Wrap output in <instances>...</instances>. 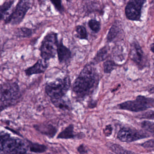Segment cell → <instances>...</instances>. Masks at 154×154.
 Here are the masks:
<instances>
[{
    "label": "cell",
    "mask_w": 154,
    "mask_h": 154,
    "mask_svg": "<svg viewBox=\"0 0 154 154\" xmlns=\"http://www.w3.org/2000/svg\"><path fill=\"white\" fill-rule=\"evenodd\" d=\"M99 82V74L94 64H87L75 80L73 92L77 98L82 99L94 92Z\"/></svg>",
    "instance_id": "1"
},
{
    "label": "cell",
    "mask_w": 154,
    "mask_h": 154,
    "mask_svg": "<svg viewBox=\"0 0 154 154\" xmlns=\"http://www.w3.org/2000/svg\"><path fill=\"white\" fill-rule=\"evenodd\" d=\"M71 81L69 76L57 78L55 80L47 82L45 92L51 100L58 99L65 97L70 88Z\"/></svg>",
    "instance_id": "2"
},
{
    "label": "cell",
    "mask_w": 154,
    "mask_h": 154,
    "mask_svg": "<svg viewBox=\"0 0 154 154\" xmlns=\"http://www.w3.org/2000/svg\"><path fill=\"white\" fill-rule=\"evenodd\" d=\"M20 88L14 82H6L0 85V107H4L14 104L20 98Z\"/></svg>",
    "instance_id": "3"
},
{
    "label": "cell",
    "mask_w": 154,
    "mask_h": 154,
    "mask_svg": "<svg viewBox=\"0 0 154 154\" xmlns=\"http://www.w3.org/2000/svg\"><path fill=\"white\" fill-rule=\"evenodd\" d=\"M59 42L57 33L53 32L48 33L42 40L40 48L42 58L48 61L55 58Z\"/></svg>",
    "instance_id": "4"
},
{
    "label": "cell",
    "mask_w": 154,
    "mask_h": 154,
    "mask_svg": "<svg viewBox=\"0 0 154 154\" xmlns=\"http://www.w3.org/2000/svg\"><path fill=\"white\" fill-rule=\"evenodd\" d=\"M120 109L131 112H139L154 107V99L144 96H137L134 100H128L118 105Z\"/></svg>",
    "instance_id": "5"
},
{
    "label": "cell",
    "mask_w": 154,
    "mask_h": 154,
    "mask_svg": "<svg viewBox=\"0 0 154 154\" xmlns=\"http://www.w3.org/2000/svg\"><path fill=\"white\" fill-rule=\"evenodd\" d=\"M29 149V143L16 137L5 136L3 146V154H25Z\"/></svg>",
    "instance_id": "6"
},
{
    "label": "cell",
    "mask_w": 154,
    "mask_h": 154,
    "mask_svg": "<svg viewBox=\"0 0 154 154\" xmlns=\"http://www.w3.org/2000/svg\"><path fill=\"white\" fill-rule=\"evenodd\" d=\"M150 136L149 134L146 132L128 127L120 129L117 134V138L119 141L127 143H132Z\"/></svg>",
    "instance_id": "7"
},
{
    "label": "cell",
    "mask_w": 154,
    "mask_h": 154,
    "mask_svg": "<svg viewBox=\"0 0 154 154\" xmlns=\"http://www.w3.org/2000/svg\"><path fill=\"white\" fill-rule=\"evenodd\" d=\"M29 0H20L14 11L6 20L7 23L17 24L22 21L30 7Z\"/></svg>",
    "instance_id": "8"
},
{
    "label": "cell",
    "mask_w": 154,
    "mask_h": 154,
    "mask_svg": "<svg viewBox=\"0 0 154 154\" xmlns=\"http://www.w3.org/2000/svg\"><path fill=\"white\" fill-rule=\"evenodd\" d=\"M130 56L131 60L140 69H143L146 66L147 59L142 48L137 41L132 42L130 48Z\"/></svg>",
    "instance_id": "9"
},
{
    "label": "cell",
    "mask_w": 154,
    "mask_h": 154,
    "mask_svg": "<svg viewBox=\"0 0 154 154\" xmlns=\"http://www.w3.org/2000/svg\"><path fill=\"white\" fill-rule=\"evenodd\" d=\"M126 16L128 20L136 21H141L142 9L137 7L132 1H129L125 8Z\"/></svg>",
    "instance_id": "10"
},
{
    "label": "cell",
    "mask_w": 154,
    "mask_h": 154,
    "mask_svg": "<svg viewBox=\"0 0 154 154\" xmlns=\"http://www.w3.org/2000/svg\"><path fill=\"white\" fill-rule=\"evenodd\" d=\"M57 54L60 64H66L70 61L72 57V53L70 49L64 45L62 40L59 42Z\"/></svg>",
    "instance_id": "11"
},
{
    "label": "cell",
    "mask_w": 154,
    "mask_h": 154,
    "mask_svg": "<svg viewBox=\"0 0 154 154\" xmlns=\"http://www.w3.org/2000/svg\"><path fill=\"white\" fill-rule=\"evenodd\" d=\"M48 67V61L43 59L39 60L33 66L29 68L25 71L27 76L42 74L46 71Z\"/></svg>",
    "instance_id": "12"
},
{
    "label": "cell",
    "mask_w": 154,
    "mask_h": 154,
    "mask_svg": "<svg viewBox=\"0 0 154 154\" xmlns=\"http://www.w3.org/2000/svg\"><path fill=\"white\" fill-rule=\"evenodd\" d=\"M36 128L42 134L50 137H54L57 132L56 128L51 124H41L36 126Z\"/></svg>",
    "instance_id": "13"
},
{
    "label": "cell",
    "mask_w": 154,
    "mask_h": 154,
    "mask_svg": "<svg viewBox=\"0 0 154 154\" xmlns=\"http://www.w3.org/2000/svg\"><path fill=\"white\" fill-rule=\"evenodd\" d=\"M79 137H80L81 136L76 134L74 131V125H70L59 134L57 138L61 139H75Z\"/></svg>",
    "instance_id": "14"
},
{
    "label": "cell",
    "mask_w": 154,
    "mask_h": 154,
    "mask_svg": "<svg viewBox=\"0 0 154 154\" xmlns=\"http://www.w3.org/2000/svg\"><path fill=\"white\" fill-rule=\"evenodd\" d=\"M64 97L58 99L51 100L52 104L58 108L63 109V110H71V106L70 105V101L66 99H64Z\"/></svg>",
    "instance_id": "15"
},
{
    "label": "cell",
    "mask_w": 154,
    "mask_h": 154,
    "mask_svg": "<svg viewBox=\"0 0 154 154\" xmlns=\"http://www.w3.org/2000/svg\"><path fill=\"white\" fill-rule=\"evenodd\" d=\"M108 51L109 48L107 46L100 48L94 58V60L95 62L98 63L105 60L108 57Z\"/></svg>",
    "instance_id": "16"
},
{
    "label": "cell",
    "mask_w": 154,
    "mask_h": 154,
    "mask_svg": "<svg viewBox=\"0 0 154 154\" xmlns=\"http://www.w3.org/2000/svg\"><path fill=\"white\" fill-rule=\"evenodd\" d=\"M13 4V1H6L2 5H0V20H2L9 11Z\"/></svg>",
    "instance_id": "17"
},
{
    "label": "cell",
    "mask_w": 154,
    "mask_h": 154,
    "mask_svg": "<svg viewBox=\"0 0 154 154\" xmlns=\"http://www.w3.org/2000/svg\"><path fill=\"white\" fill-rule=\"evenodd\" d=\"M110 149L115 154H134L131 151L126 150L117 144L111 145Z\"/></svg>",
    "instance_id": "18"
},
{
    "label": "cell",
    "mask_w": 154,
    "mask_h": 154,
    "mask_svg": "<svg viewBox=\"0 0 154 154\" xmlns=\"http://www.w3.org/2000/svg\"><path fill=\"white\" fill-rule=\"evenodd\" d=\"M29 149L33 152L41 153L46 152L48 147L44 145L30 143H29Z\"/></svg>",
    "instance_id": "19"
},
{
    "label": "cell",
    "mask_w": 154,
    "mask_h": 154,
    "mask_svg": "<svg viewBox=\"0 0 154 154\" xmlns=\"http://www.w3.org/2000/svg\"><path fill=\"white\" fill-rule=\"evenodd\" d=\"M119 29L116 25H113L110 28L107 36L106 39L108 42H111L115 39L119 32Z\"/></svg>",
    "instance_id": "20"
},
{
    "label": "cell",
    "mask_w": 154,
    "mask_h": 154,
    "mask_svg": "<svg viewBox=\"0 0 154 154\" xmlns=\"http://www.w3.org/2000/svg\"><path fill=\"white\" fill-rule=\"evenodd\" d=\"M141 127L145 132L150 133L154 137V122L144 120L141 123Z\"/></svg>",
    "instance_id": "21"
},
{
    "label": "cell",
    "mask_w": 154,
    "mask_h": 154,
    "mask_svg": "<svg viewBox=\"0 0 154 154\" xmlns=\"http://www.w3.org/2000/svg\"><path fill=\"white\" fill-rule=\"evenodd\" d=\"M117 65L113 60H107L103 63V69L104 73L110 74L116 67Z\"/></svg>",
    "instance_id": "22"
},
{
    "label": "cell",
    "mask_w": 154,
    "mask_h": 154,
    "mask_svg": "<svg viewBox=\"0 0 154 154\" xmlns=\"http://www.w3.org/2000/svg\"><path fill=\"white\" fill-rule=\"evenodd\" d=\"M77 38L80 39L88 40V34L86 28L82 25H78L76 28Z\"/></svg>",
    "instance_id": "23"
},
{
    "label": "cell",
    "mask_w": 154,
    "mask_h": 154,
    "mask_svg": "<svg viewBox=\"0 0 154 154\" xmlns=\"http://www.w3.org/2000/svg\"><path fill=\"white\" fill-rule=\"evenodd\" d=\"M88 25L90 29L95 33L98 32L101 28L100 22L95 19L89 20L88 22Z\"/></svg>",
    "instance_id": "24"
},
{
    "label": "cell",
    "mask_w": 154,
    "mask_h": 154,
    "mask_svg": "<svg viewBox=\"0 0 154 154\" xmlns=\"http://www.w3.org/2000/svg\"><path fill=\"white\" fill-rule=\"evenodd\" d=\"M137 117L141 119H149V120H154V111L150 110L145 112L143 114L139 115Z\"/></svg>",
    "instance_id": "25"
},
{
    "label": "cell",
    "mask_w": 154,
    "mask_h": 154,
    "mask_svg": "<svg viewBox=\"0 0 154 154\" xmlns=\"http://www.w3.org/2000/svg\"><path fill=\"white\" fill-rule=\"evenodd\" d=\"M18 33L20 37H28L32 35V31L29 28H21L18 30Z\"/></svg>",
    "instance_id": "26"
},
{
    "label": "cell",
    "mask_w": 154,
    "mask_h": 154,
    "mask_svg": "<svg viewBox=\"0 0 154 154\" xmlns=\"http://www.w3.org/2000/svg\"><path fill=\"white\" fill-rule=\"evenodd\" d=\"M50 1L57 11L60 13H62L64 11L61 0H50Z\"/></svg>",
    "instance_id": "27"
},
{
    "label": "cell",
    "mask_w": 154,
    "mask_h": 154,
    "mask_svg": "<svg viewBox=\"0 0 154 154\" xmlns=\"http://www.w3.org/2000/svg\"><path fill=\"white\" fill-rule=\"evenodd\" d=\"M142 146L148 151H154V139L145 142L142 144Z\"/></svg>",
    "instance_id": "28"
},
{
    "label": "cell",
    "mask_w": 154,
    "mask_h": 154,
    "mask_svg": "<svg viewBox=\"0 0 154 154\" xmlns=\"http://www.w3.org/2000/svg\"><path fill=\"white\" fill-rule=\"evenodd\" d=\"M113 132V128L111 125H108L105 127L104 130V134L106 137L110 136Z\"/></svg>",
    "instance_id": "29"
},
{
    "label": "cell",
    "mask_w": 154,
    "mask_h": 154,
    "mask_svg": "<svg viewBox=\"0 0 154 154\" xmlns=\"http://www.w3.org/2000/svg\"><path fill=\"white\" fill-rule=\"evenodd\" d=\"M77 151L80 154H87L88 152L87 147L83 144L80 145L77 147Z\"/></svg>",
    "instance_id": "30"
},
{
    "label": "cell",
    "mask_w": 154,
    "mask_h": 154,
    "mask_svg": "<svg viewBox=\"0 0 154 154\" xmlns=\"http://www.w3.org/2000/svg\"><path fill=\"white\" fill-rule=\"evenodd\" d=\"M135 5L142 9L144 5L146 2L147 0H131Z\"/></svg>",
    "instance_id": "31"
},
{
    "label": "cell",
    "mask_w": 154,
    "mask_h": 154,
    "mask_svg": "<svg viewBox=\"0 0 154 154\" xmlns=\"http://www.w3.org/2000/svg\"><path fill=\"white\" fill-rule=\"evenodd\" d=\"M5 135L0 134V154L3 153V146Z\"/></svg>",
    "instance_id": "32"
},
{
    "label": "cell",
    "mask_w": 154,
    "mask_h": 154,
    "mask_svg": "<svg viewBox=\"0 0 154 154\" xmlns=\"http://www.w3.org/2000/svg\"><path fill=\"white\" fill-rule=\"evenodd\" d=\"M97 104V101H95V100H91L89 102L88 107L90 108H93L96 106Z\"/></svg>",
    "instance_id": "33"
},
{
    "label": "cell",
    "mask_w": 154,
    "mask_h": 154,
    "mask_svg": "<svg viewBox=\"0 0 154 154\" xmlns=\"http://www.w3.org/2000/svg\"><path fill=\"white\" fill-rule=\"evenodd\" d=\"M150 50H151L152 52L154 54V43H152L150 45Z\"/></svg>",
    "instance_id": "34"
},
{
    "label": "cell",
    "mask_w": 154,
    "mask_h": 154,
    "mask_svg": "<svg viewBox=\"0 0 154 154\" xmlns=\"http://www.w3.org/2000/svg\"><path fill=\"white\" fill-rule=\"evenodd\" d=\"M149 92L151 94H154V86L149 89Z\"/></svg>",
    "instance_id": "35"
},
{
    "label": "cell",
    "mask_w": 154,
    "mask_h": 154,
    "mask_svg": "<svg viewBox=\"0 0 154 154\" xmlns=\"http://www.w3.org/2000/svg\"><path fill=\"white\" fill-rule=\"evenodd\" d=\"M2 109H3L2 108H1V107H0V112H1V111H2Z\"/></svg>",
    "instance_id": "36"
}]
</instances>
